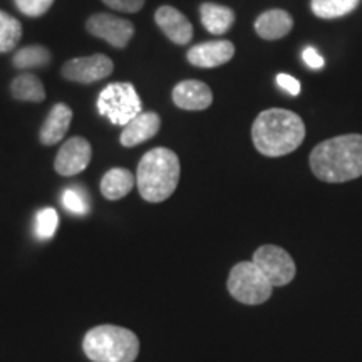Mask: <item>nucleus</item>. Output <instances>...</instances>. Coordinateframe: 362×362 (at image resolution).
I'll list each match as a JSON object with an SVG mask.
<instances>
[{
    "instance_id": "1",
    "label": "nucleus",
    "mask_w": 362,
    "mask_h": 362,
    "mask_svg": "<svg viewBox=\"0 0 362 362\" xmlns=\"http://www.w3.org/2000/svg\"><path fill=\"white\" fill-rule=\"evenodd\" d=\"M310 168L325 183H344L362 176V134H342L317 144Z\"/></svg>"
},
{
    "instance_id": "2",
    "label": "nucleus",
    "mask_w": 362,
    "mask_h": 362,
    "mask_svg": "<svg viewBox=\"0 0 362 362\" xmlns=\"http://www.w3.org/2000/svg\"><path fill=\"white\" fill-rule=\"evenodd\" d=\"M305 138V124L300 116L287 110H267L257 116L252 126V141L262 155L277 158L288 155Z\"/></svg>"
},
{
    "instance_id": "3",
    "label": "nucleus",
    "mask_w": 362,
    "mask_h": 362,
    "mask_svg": "<svg viewBox=\"0 0 362 362\" xmlns=\"http://www.w3.org/2000/svg\"><path fill=\"white\" fill-rule=\"evenodd\" d=\"M180 173L178 155L168 148H155L139 161L136 171V187L143 200L161 203L175 193Z\"/></svg>"
},
{
    "instance_id": "4",
    "label": "nucleus",
    "mask_w": 362,
    "mask_h": 362,
    "mask_svg": "<svg viewBox=\"0 0 362 362\" xmlns=\"http://www.w3.org/2000/svg\"><path fill=\"white\" fill-rule=\"evenodd\" d=\"M83 351L93 362H134L139 354V339L133 330L104 324L88 330Z\"/></svg>"
},
{
    "instance_id": "5",
    "label": "nucleus",
    "mask_w": 362,
    "mask_h": 362,
    "mask_svg": "<svg viewBox=\"0 0 362 362\" xmlns=\"http://www.w3.org/2000/svg\"><path fill=\"white\" fill-rule=\"evenodd\" d=\"M99 115L112 124L126 126L143 112V104L131 83H112L101 90L98 98Z\"/></svg>"
},
{
    "instance_id": "6",
    "label": "nucleus",
    "mask_w": 362,
    "mask_h": 362,
    "mask_svg": "<svg viewBox=\"0 0 362 362\" xmlns=\"http://www.w3.org/2000/svg\"><path fill=\"white\" fill-rule=\"evenodd\" d=\"M226 287L235 300L245 305L264 304L274 291L272 284L253 262H240L235 265L228 275Z\"/></svg>"
},
{
    "instance_id": "7",
    "label": "nucleus",
    "mask_w": 362,
    "mask_h": 362,
    "mask_svg": "<svg viewBox=\"0 0 362 362\" xmlns=\"http://www.w3.org/2000/svg\"><path fill=\"white\" fill-rule=\"evenodd\" d=\"M252 262L259 267L272 287H284L296 279V262L287 250L277 245H262L253 253Z\"/></svg>"
},
{
    "instance_id": "8",
    "label": "nucleus",
    "mask_w": 362,
    "mask_h": 362,
    "mask_svg": "<svg viewBox=\"0 0 362 362\" xmlns=\"http://www.w3.org/2000/svg\"><path fill=\"white\" fill-rule=\"evenodd\" d=\"M112 71H115V62L104 54L71 59L61 69L64 79L79 84L98 83V81L110 78Z\"/></svg>"
},
{
    "instance_id": "9",
    "label": "nucleus",
    "mask_w": 362,
    "mask_h": 362,
    "mask_svg": "<svg viewBox=\"0 0 362 362\" xmlns=\"http://www.w3.org/2000/svg\"><path fill=\"white\" fill-rule=\"evenodd\" d=\"M86 29L94 37L106 40L116 49H124L134 35L133 22L111 16V13H94L86 22Z\"/></svg>"
},
{
    "instance_id": "10",
    "label": "nucleus",
    "mask_w": 362,
    "mask_h": 362,
    "mask_svg": "<svg viewBox=\"0 0 362 362\" xmlns=\"http://www.w3.org/2000/svg\"><path fill=\"white\" fill-rule=\"evenodd\" d=\"M90 158H93V148L88 139L74 136V138L67 139L59 149L54 168L61 176L79 175L81 171L88 168Z\"/></svg>"
},
{
    "instance_id": "11",
    "label": "nucleus",
    "mask_w": 362,
    "mask_h": 362,
    "mask_svg": "<svg viewBox=\"0 0 362 362\" xmlns=\"http://www.w3.org/2000/svg\"><path fill=\"white\" fill-rule=\"evenodd\" d=\"M171 98H173L175 106L185 111H205L214 103L211 89L202 81L194 79L181 81L176 84Z\"/></svg>"
},
{
    "instance_id": "12",
    "label": "nucleus",
    "mask_w": 362,
    "mask_h": 362,
    "mask_svg": "<svg viewBox=\"0 0 362 362\" xmlns=\"http://www.w3.org/2000/svg\"><path fill=\"white\" fill-rule=\"evenodd\" d=\"M235 54V45L230 40H210L192 47L187 54L189 64L211 69L226 64Z\"/></svg>"
},
{
    "instance_id": "13",
    "label": "nucleus",
    "mask_w": 362,
    "mask_h": 362,
    "mask_svg": "<svg viewBox=\"0 0 362 362\" xmlns=\"http://www.w3.org/2000/svg\"><path fill=\"white\" fill-rule=\"evenodd\" d=\"M155 21L163 34L168 37L171 42L185 45L193 37V25L187 17L181 13L178 8L163 6L155 12Z\"/></svg>"
},
{
    "instance_id": "14",
    "label": "nucleus",
    "mask_w": 362,
    "mask_h": 362,
    "mask_svg": "<svg viewBox=\"0 0 362 362\" xmlns=\"http://www.w3.org/2000/svg\"><path fill=\"white\" fill-rule=\"evenodd\" d=\"M161 128V117L156 112L148 111L141 112L131 119L128 124L123 126V133H121L119 141L124 148L138 146L148 139L155 138L158 131Z\"/></svg>"
},
{
    "instance_id": "15",
    "label": "nucleus",
    "mask_w": 362,
    "mask_h": 362,
    "mask_svg": "<svg viewBox=\"0 0 362 362\" xmlns=\"http://www.w3.org/2000/svg\"><path fill=\"white\" fill-rule=\"evenodd\" d=\"M72 121V110L64 103H57L45 117L39 131V139L44 146H54L64 139Z\"/></svg>"
},
{
    "instance_id": "16",
    "label": "nucleus",
    "mask_w": 362,
    "mask_h": 362,
    "mask_svg": "<svg viewBox=\"0 0 362 362\" xmlns=\"http://www.w3.org/2000/svg\"><path fill=\"white\" fill-rule=\"evenodd\" d=\"M293 21L291 13L274 8V11H267L262 13L259 19L255 21V33L262 39L275 40L282 39L292 30Z\"/></svg>"
},
{
    "instance_id": "17",
    "label": "nucleus",
    "mask_w": 362,
    "mask_h": 362,
    "mask_svg": "<svg viewBox=\"0 0 362 362\" xmlns=\"http://www.w3.org/2000/svg\"><path fill=\"white\" fill-rule=\"evenodd\" d=\"M136 185V176L126 168H112L106 171L101 180V193L106 200L116 202L131 193Z\"/></svg>"
},
{
    "instance_id": "18",
    "label": "nucleus",
    "mask_w": 362,
    "mask_h": 362,
    "mask_svg": "<svg viewBox=\"0 0 362 362\" xmlns=\"http://www.w3.org/2000/svg\"><path fill=\"white\" fill-rule=\"evenodd\" d=\"M200 19L208 33L214 35H223L232 29L235 12L230 7L206 2L200 7Z\"/></svg>"
},
{
    "instance_id": "19",
    "label": "nucleus",
    "mask_w": 362,
    "mask_h": 362,
    "mask_svg": "<svg viewBox=\"0 0 362 362\" xmlns=\"http://www.w3.org/2000/svg\"><path fill=\"white\" fill-rule=\"evenodd\" d=\"M12 98L17 101H27V103H42L45 99V88L37 76L30 74V72H24L19 74L11 84Z\"/></svg>"
},
{
    "instance_id": "20",
    "label": "nucleus",
    "mask_w": 362,
    "mask_h": 362,
    "mask_svg": "<svg viewBox=\"0 0 362 362\" xmlns=\"http://www.w3.org/2000/svg\"><path fill=\"white\" fill-rule=\"evenodd\" d=\"M52 54L44 45H27L22 47L21 51L16 52L12 59V64L17 69H39V67H45L51 62Z\"/></svg>"
},
{
    "instance_id": "21",
    "label": "nucleus",
    "mask_w": 362,
    "mask_h": 362,
    "mask_svg": "<svg viewBox=\"0 0 362 362\" xmlns=\"http://www.w3.org/2000/svg\"><path fill=\"white\" fill-rule=\"evenodd\" d=\"M361 0H312V12L320 19H337L347 16L359 6Z\"/></svg>"
},
{
    "instance_id": "22",
    "label": "nucleus",
    "mask_w": 362,
    "mask_h": 362,
    "mask_svg": "<svg viewBox=\"0 0 362 362\" xmlns=\"http://www.w3.org/2000/svg\"><path fill=\"white\" fill-rule=\"evenodd\" d=\"M22 39V24L11 13L0 11V54L11 52Z\"/></svg>"
},
{
    "instance_id": "23",
    "label": "nucleus",
    "mask_w": 362,
    "mask_h": 362,
    "mask_svg": "<svg viewBox=\"0 0 362 362\" xmlns=\"http://www.w3.org/2000/svg\"><path fill=\"white\" fill-rule=\"evenodd\" d=\"M62 206L72 215H88L90 210L88 194L81 187H71L62 193Z\"/></svg>"
},
{
    "instance_id": "24",
    "label": "nucleus",
    "mask_w": 362,
    "mask_h": 362,
    "mask_svg": "<svg viewBox=\"0 0 362 362\" xmlns=\"http://www.w3.org/2000/svg\"><path fill=\"white\" fill-rule=\"evenodd\" d=\"M59 215L54 208H42L35 216V233L40 240L52 238L57 232Z\"/></svg>"
},
{
    "instance_id": "25",
    "label": "nucleus",
    "mask_w": 362,
    "mask_h": 362,
    "mask_svg": "<svg viewBox=\"0 0 362 362\" xmlns=\"http://www.w3.org/2000/svg\"><path fill=\"white\" fill-rule=\"evenodd\" d=\"M54 0H16V6L27 17H40L52 7Z\"/></svg>"
},
{
    "instance_id": "26",
    "label": "nucleus",
    "mask_w": 362,
    "mask_h": 362,
    "mask_svg": "<svg viewBox=\"0 0 362 362\" xmlns=\"http://www.w3.org/2000/svg\"><path fill=\"white\" fill-rule=\"evenodd\" d=\"M107 7L117 12H126V13H136L144 7L146 0H103Z\"/></svg>"
},
{
    "instance_id": "27",
    "label": "nucleus",
    "mask_w": 362,
    "mask_h": 362,
    "mask_svg": "<svg viewBox=\"0 0 362 362\" xmlns=\"http://www.w3.org/2000/svg\"><path fill=\"white\" fill-rule=\"evenodd\" d=\"M277 84L282 89L287 90L288 94H292V96H298V94H300V83H298L296 78H292V76L279 74L277 76Z\"/></svg>"
},
{
    "instance_id": "28",
    "label": "nucleus",
    "mask_w": 362,
    "mask_h": 362,
    "mask_svg": "<svg viewBox=\"0 0 362 362\" xmlns=\"http://www.w3.org/2000/svg\"><path fill=\"white\" fill-rule=\"evenodd\" d=\"M302 57H304V62L310 69H322L324 67V57L314 47H305L304 52H302Z\"/></svg>"
}]
</instances>
